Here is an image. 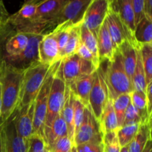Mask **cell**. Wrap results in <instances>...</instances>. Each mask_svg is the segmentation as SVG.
Returning a JSON list of instances; mask_svg holds the SVG:
<instances>
[{"label":"cell","mask_w":152,"mask_h":152,"mask_svg":"<svg viewBox=\"0 0 152 152\" xmlns=\"http://www.w3.org/2000/svg\"><path fill=\"white\" fill-rule=\"evenodd\" d=\"M25 69H19L0 62V84L1 90V123H4L17 109Z\"/></svg>","instance_id":"1"},{"label":"cell","mask_w":152,"mask_h":152,"mask_svg":"<svg viewBox=\"0 0 152 152\" xmlns=\"http://www.w3.org/2000/svg\"><path fill=\"white\" fill-rule=\"evenodd\" d=\"M50 67L51 65H44L37 61L24 70L20 99L17 109L34 102Z\"/></svg>","instance_id":"2"},{"label":"cell","mask_w":152,"mask_h":152,"mask_svg":"<svg viewBox=\"0 0 152 152\" xmlns=\"http://www.w3.org/2000/svg\"><path fill=\"white\" fill-rule=\"evenodd\" d=\"M104 70L110 99L113 100L120 95L133 91L132 81L125 71L121 54L118 50H116L113 59L107 62L106 68Z\"/></svg>","instance_id":"3"},{"label":"cell","mask_w":152,"mask_h":152,"mask_svg":"<svg viewBox=\"0 0 152 152\" xmlns=\"http://www.w3.org/2000/svg\"><path fill=\"white\" fill-rule=\"evenodd\" d=\"M62 60L58 66L52 80L50 93L48 99L47 114L45 120L43 132L48 129L52 122L59 114H61L65 96L66 83L62 77Z\"/></svg>","instance_id":"4"},{"label":"cell","mask_w":152,"mask_h":152,"mask_svg":"<svg viewBox=\"0 0 152 152\" xmlns=\"http://www.w3.org/2000/svg\"><path fill=\"white\" fill-rule=\"evenodd\" d=\"M61 60H59L51 65L46 78L34 100V134L43 137V129H44L45 120L47 114L48 99L50 93V86L53 75L60 64ZM44 138V137H43Z\"/></svg>","instance_id":"5"},{"label":"cell","mask_w":152,"mask_h":152,"mask_svg":"<svg viewBox=\"0 0 152 152\" xmlns=\"http://www.w3.org/2000/svg\"><path fill=\"white\" fill-rule=\"evenodd\" d=\"M108 99L109 96L105 80V70L101 63L95 73L94 84L88 99V106L98 122Z\"/></svg>","instance_id":"6"},{"label":"cell","mask_w":152,"mask_h":152,"mask_svg":"<svg viewBox=\"0 0 152 152\" xmlns=\"http://www.w3.org/2000/svg\"><path fill=\"white\" fill-rule=\"evenodd\" d=\"M62 77L67 85H69L80 77L94 74L97 68L91 62L82 59L77 54L62 59Z\"/></svg>","instance_id":"7"},{"label":"cell","mask_w":152,"mask_h":152,"mask_svg":"<svg viewBox=\"0 0 152 152\" xmlns=\"http://www.w3.org/2000/svg\"><path fill=\"white\" fill-rule=\"evenodd\" d=\"M91 0H68L54 21L55 28L59 25L74 27L83 24L85 13Z\"/></svg>","instance_id":"8"},{"label":"cell","mask_w":152,"mask_h":152,"mask_svg":"<svg viewBox=\"0 0 152 152\" xmlns=\"http://www.w3.org/2000/svg\"><path fill=\"white\" fill-rule=\"evenodd\" d=\"M102 142L100 128L98 120L95 118L88 105L86 107L83 123L74 136V145L77 146L86 142Z\"/></svg>","instance_id":"9"},{"label":"cell","mask_w":152,"mask_h":152,"mask_svg":"<svg viewBox=\"0 0 152 152\" xmlns=\"http://www.w3.org/2000/svg\"><path fill=\"white\" fill-rule=\"evenodd\" d=\"M4 152H27L28 140L16 132L14 124V113L0 126Z\"/></svg>","instance_id":"10"},{"label":"cell","mask_w":152,"mask_h":152,"mask_svg":"<svg viewBox=\"0 0 152 152\" xmlns=\"http://www.w3.org/2000/svg\"><path fill=\"white\" fill-rule=\"evenodd\" d=\"M108 4L109 0H91L85 13L83 24L96 37L106 18Z\"/></svg>","instance_id":"11"},{"label":"cell","mask_w":152,"mask_h":152,"mask_svg":"<svg viewBox=\"0 0 152 152\" xmlns=\"http://www.w3.org/2000/svg\"><path fill=\"white\" fill-rule=\"evenodd\" d=\"M109 4L118 13L122 23L126 29L128 41L136 48H139L134 39V31L136 25L134 15L132 9V0H116L109 1Z\"/></svg>","instance_id":"12"},{"label":"cell","mask_w":152,"mask_h":152,"mask_svg":"<svg viewBox=\"0 0 152 152\" xmlns=\"http://www.w3.org/2000/svg\"><path fill=\"white\" fill-rule=\"evenodd\" d=\"M39 0H30L26 1L18 11L10 15L6 21L5 25L13 28L16 32H21L32 22Z\"/></svg>","instance_id":"13"},{"label":"cell","mask_w":152,"mask_h":152,"mask_svg":"<svg viewBox=\"0 0 152 152\" xmlns=\"http://www.w3.org/2000/svg\"><path fill=\"white\" fill-rule=\"evenodd\" d=\"M60 59V52L54 33L51 31L42 35L38 45L39 62L52 65Z\"/></svg>","instance_id":"14"},{"label":"cell","mask_w":152,"mask_h":152,"mask_svg":"<svg viewBox=\"0 0 152 152\" xmlns=\"http://www.w3.org/2000/svg\"><path fill=\"white\" fill-rule=\"evenodd\" d=\"M34 102L16 110L14 112V124L16 132L19 135L27 140L34 134Z\"/></svg>","instance_id":"15"},{"label":"cell","mask_w":152,"mask_h":152,"mask_svg":"<svg viewBox=\"0 0 152 152\" xmlns=\"http://www.w3.org/2000/svg\"><path fill=\"white\" fill-rule=\"evenodd\" d=\"M28 35L29 40L25 50L20 56L7 65L19 69H25L31 64L38 61V45L42 35L34 34H28Z\"/></svg>","instance_id":"16"},{"label":"cell","mask_w":152,"mask_h":152,"mask_svg":"<svg viewBox=\"0 0 152 152\" xmlns=\"http://www.w3.org/2000/svg\"><path fill=\"white\" fill-rule=\"evenodd\" d=\"M105 22L108 27V32L113 41L114 47L117 50L125 41L128 40V37L126 29L120 20L118 13L110 6L109 4Z\"/></svg>","instance_id":"17"},{"label":"cell","mask_w":152,"mask_h":152,"mask_svg":"<svg viewBox=\"0 0 152 152\" xmlns=\"http://www.w3.org/2000/svg\"><path fill=\"white\" fill-rule=\"evenodd\" d=\"M98 55L100 63L105 61H111L113 59L116 50L114 47L113 41L108 32L105 19L98 31L96 36Z\"/></svg>","instance_id":"18"},{"label":"cell","mask_w":152,"mask_h":152,"mask_svg":"<svg viewBox=\"0 0 152 152\" xmlns=\"http://www.w3.org/2000/svg\"><path fill=\"white\" fill-rule=\"evenodd\" d=\"M95 73L96 71L90 75L80 77L75 81L73 82L72 83L68 85L74 96L80 99V101L86 106L88 105L89 95H90L91 91L92 86L94 84Z\"/></svg>","instance_id":"19"},{"label":"cell","mask_w":152,"mask_h":152,"mask_svg":"<svg viewBox=\"0 0 152 152\" xmlns=\"http://www.w3.org/2000/svg\"><path fill=\"white\" fill-rule=\"evenodd\" d=\"M137 49L128 40L125 41L120 47L117 48L121 54L122 61L125 71L132 81V77L134 73L137 57Z\"/></svg>","instance_id":"20"},{"label":"cell","mask_w":152,"mask_h":152,"mask_svg":"<svg viewBox=\"0 0 152 152\" xmlns=\"http://www.w3.org/2000/svg\"><path fill=\"white\" fill-rule=\"evenodd\" d=\"M73 102H74V94L70 89V87L66 85L65 88V102L62 107L61 114L67 126L68 137L71 139L74 143V136H75V128L74 123V108H73Z\"/></svg>","instance_id":"21"},{"label":"cell","mask_w":152,"mask_h":152,"mask_svg":"<svg viewBox=\"0 0 152 152\" xmlns=\"http://www.w3.org/2000/svg\"><path fill=\"white\" fill-rule=\"evenodd\" d=\"M99 124L102 137L106 133L117 132L120 128L113 108V101L110 98L108 99V102L102 111V114L99 120Z\"/></svg>","instance_id":"22"},{"label":"cell","mask_w":152,"mask_h":152,"mask_svg":"<svg viewBox=\"0 0 152 152\" xmlns=\"http://www.w3.org/2000/svg\"><path fill=\"white\" fill-rule=\"evenodd\" d=\"M65 136H68V129L62 114H60L53 120L50 127L44 131L43 137L46 145L49 146L55 140Z\"/></svg>","instance_id":"23"},{"label":"cell","mask_w":152,"mask_h":152,"mask_svg":"<svg viewBox=\"0 0 152 152\" xmlns=\"http://www.w3.org/2000/svg\"><path fill=\"white\" fill-rule=\"evenodd\" d=\"M149 140H151V121L140 126L137 133L129 145V151L142 152Z\"/></svg>","instance_id":"24"},{"label":"cell","mask_w":152,"mask_h":152,"mask_svg":"<svg viewBox=\"0 0 152 152\" xmlns=\"http://www.w3.org/2000/svg\"><path fill=\"white\" fill-rule=\"evenodd\" d=\"M134 39L138 46L145 44H152V19L144 16L136 25Z\"/></svg>","instance_id":"25"},{"label":"cell","mask_w":152,"mask_h":152,"mask_svg":"<svg viewBox=\"0 0 152 152\" xmlns=\"http://www.w3.org/2000/svg\"><path fill=\"white\" fill-rule=\"evenodd\" d=\"M81 25L82 24L76 25L71 28L66 45L65 46V48L60 53L61 59L71 56L77 52V48L81 43V37H80Z\"/></svg>","instance_id":"26"},{"label":"cell","mask_w":152,"mask_h":152,"mask_svg":"<svg viewBox=\"0 0 152 152\" xmlns=\"http://www.w3.org/2000/svg\"><path fill=\"white\" fill-rule=\"evenodd\" d=\"M139 51L145 73V83L148 85L152 82V44L141 45L139 46Z\"/></svg>","instance_id":"27"},{"label":"cell","mask_w":152,"mask_h":152,"mask_svg":"<svg viewBox=\"0 0 152 152\" xmlns=\"http://www.w3.org/2000/svg\"><path fill=\"white\" fill-rule=\"evenodd\" d=\"M149 121H151V117L148 116V113L139 111L130 102L125 114L123 126L131 124L142 125Z\"/></svg>","instance_id":"28"},{"label":"cell","mask_w":152,"mask_h":152,"mask_svg":"<svg viewBox=\"0 0 152 152\" xmlns=\"http://www.w3.org/2000/svg\"><path fill=\"white\" fill-rule=\"evenodd\" d=\"M132 86L134 91H137L145 92L147 85L145 83V73H144L143 67H142V60H141L140 53L139 48L137 49V64L135 68L134 73L132 79Z\"/></svg>","instance_id":"29"},{"label":"cell","mask_w":152,"mask_h":152,"mask_svg":"<svg viewBox=\"0 0 152 152\" xmlns=\"http://www.w3.org/2000/svg\"><path fill=\"white\" fill-rule=\"evenodd\" d=\"M113 108L117 117V122L120 127L123 126L124 123L125 114L126 110L131 102L130 94L120 95L116 99H113Z\"/></svg>","instance_id":"30"},{"label":"cell","mask_w":152,"mask_h":152,"mask_svg":"<svg viewBox=\"0 0 152 152\" xmlns=\"http://www.w3.org/2000/svg\"><path fill=\"white\" fill-rule=\"evenodd\" d=\"M140 126V125L139 124H131L125 125L119 128L117 131V135L121 148L130 144L137 133Z\"/></svg>","instance_id":"31"},{"label":"cell","mask_w":152,"mask_h":152,"mask_svg":"<svg viewBox=\"0 0 152 152\" xmlns=\"http://www.w3.org/2000/svg\"><path fill=\"white\" fill-rule=\"evenodd\" d=\"M80 37L81 42L90 50L92 54L99 61V55H98V48L96 37L83 24L81 25L80 30Z\"/></svg>","instance_id":"32"},{"label":"cell","mask_w":152,"mask_h":152,"mask_svg":"<svg viewBox=\"0 0 152 152\" xmlns=\"http://www.w3.org/2000/svg\"><path fill=\"white\" fill-rule=\"evenodd\" d=\"M103 152H120V143L117 139V132L106 133L102 136Z\"/></svg>","instance_id":"33"},{"label":"cell","mask_w":152,"mask_h":152,"mask_svg":"<svg viewBox=\"0 0 152 152\" xmlns=\"http://www.w3.org/2000/svg\"><path fill=\"white\" fill-rule=\"evenodd\" d=\"M86 107V105L80 101V99H79L74 94L73 108H74V128H75V134L77 132V130L80 129V126L83 123Z\"/></svg>","instance_id":"34"},{"label":"cell","mask_w":152,"mask_h":152,"mask_svg":"<svg viewBox=\"0 0 152 152\" xmlns=\"http://www.w3.org/2000/svg\"><path fill=\"white\" fill-rule=\"evenodd\" d=\"M73 145L74 143L68 136H65L57 139L47 147L51 152H70Z\"/></svg>","instance_id":"35"},{"label":"cell","mask_w":152,"mask_h":152,"mask_svg":"<svg viewBox=\"0 0 152 152\" xmlns=\"http://www.w3.org/2000/svg\"><path fill=\"white\" fill-rule=\"evenodd\" d=\"M46 143L42 137L34 134L28 139L27 152H45Z\"/></svg>","instance_id":"36"},{"label":"cell","mask_w":152,"mask_h":152,"mask_svg":"<svg viewBox=\"0 0 152 152\" xmlns=\"http://www.w3.org/2000/svg\"><path fill=\"white\" fill-rule=\"evenodd\" d=\"M130 97L131 103L137 109L142 111V112H147L146 94H145V92L133 91L130 94Z\"/></svg>","instance_id":"37"},{"label":"cell","mask_w":152,"mask_h":152,"mask_svg":"<svg viewBox=\"0 0 152 152\" xmlns=\"http://www.w3.org/2000/svg\"><path fill=\"white\" fill-rule=\"evenodd\" d=\"M76 54L78 55V56H80V57H81L82 59L93 63L96 68H99V66L100 65V62L92 54L91 52L82 42L80 43V46H79L78 48H77Z\"/></svg>","instance_id":"38"},{"label":"cell","mask_w":152,"mask_h":152,"mask_svg":"<svg viewBox=\"0 0 152 152\" xmlns=\"http://www.w3.org/2000/svg\"><path fill=\"white\" fill-rule=\"evenodd\" d=\"M132 9L134 15L135 25L144 18V0H132Z\"/></svg>","instance_id":"39"},{"label":"cell","mask_w":152,"mask_h":152,"mask_svg":"<svg viewBox=\"0 0 152 152\" xmlns=\"http://www.w3.org/2000/svg\"><path fill=\"white\" fill-rule=\"evenodd\" d=\"M76 147L77 152H103L102 142H86Z\"/></svg>","instance_id":"40"},{"label":"cell","mask_w":152,"mask_h":152,"mask_svg":"<svg viewBox=\"0 0 152 152\" xmlns=\"http://www.w3.org/2000/svg\"><path fill=\"white\" fill-rule=\"evenodd\" d=\"M9 16L10 15H9L7 9H6L4 2L1 0H0V31L5 26L6 21H7Z\"/></svg>","instance_id":"41"},{"label":"cell","mask_w":152,"mask_h":152,"mask_svg":"<svg viewBox=\"0 0 152 152\" xmlns=\"http://www.w3.org/2000/svg\"><path fill=\"white\" fill-rule=\"evenodd\" d=\"M152 82L149 84L147 85L146 90H145V94H146V108L147 113L149 117H152Z\"/></svg>","instance_id":"42"},{"label":"cell","mask_w":152,"mask_h":152,"mask_svg":"<svg viewBox=\"0 0 152 152\" xmlns=\"http://www.w3.org/2000/svg\"><path fill=\"white\" fill-rule=\"evenodd\" d=\"M144 14L145 16L152 19V1L144 0Z\"/></svg>","instance_id":"43"},{"label":"cell","mask_w":152,"mask_h":152,"mask_svg":"<svg viewBox=\"0 0 152 152\" xmlns=\"http://www.w3.org/2000/svg\"><path fill=\"white\" fill-rule=\"evenodd\" d=\"M142 152H152V141L149 140L147 142L145 148Z\"/></svg>","instance_id":"44"},{"label":"cell","mask_w":152,"mask_h":152,"mask_svg":"<svg viewBox=\"0 0 152 152\" xmlns=\"http://www.w3.org/2000/svg\"><path fill=\"white\" fill-rule=\"evenodd\" d=\"M1 106H2V102H1V84H0V126H1Z\"/></svg>","instance_id":"45"},{"label":"cell","mask_w":152,"mask_h":152,"mask_svg":"<svg viewBox=\"0 0 152 152\" xmlns=\"http://www.w3.org/2000/svg\"><path fill=\"white\" fill-rule=\"evenodd\" d=\"M120 152H129V145L122 147L121 149H120Z\"/></svg>","instance_id":"46"},{"label":"cell","mask_w":152,"mask_h":152,"mask_svg":"<svg viewBox=\"0 0 152 152\" xmlns=\"http://www.w3.org/2000/svg\"><path fill=\"white\" fill-rule=\"evenodd\" d=\"M0 152H4V151H3V146H2V142H1V133H0Z\"/></svg>","instance_id":"47"},{"label":"cell","mask_w":152,"mask_h":152,"mask_svg":"<svg viewBox=\"0 0 152 152\" xmlns=\"http://www.w3.org/2000/svg\"><path fill=\"white\" fill-rule=\"evenodd\" d=\"M70 152H77V147H76V145H73L72 148H71V150Z\"/></svg>","instance_id":"48"},{"label":"cell","mask_w":152,"mask_h":152,"mask_svg":"<svg viewBox=\"0 0 152 152\" xmlns=\"http://www.w3.org/2000/svg\"><path fill=\"white\" fill-rule=\"evenodd\" d=\"M45 152H51V151H50V149H49L48 148L47 146H46V149H45Z\"/></svg>","instance_id":"49"}]
</instances>
